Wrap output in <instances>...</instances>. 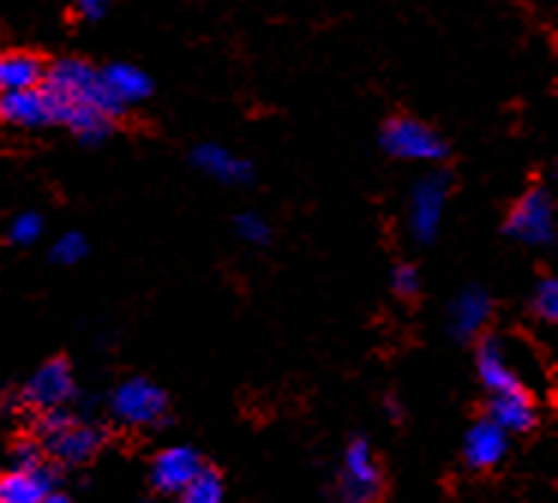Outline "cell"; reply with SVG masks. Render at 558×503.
<instances>
[{
	"instance_id": "44dd1931",
	"label": "cell",
	"mask_w": 558,
	"mask_h": 503,
	"mask_svg": "<svg viewBox=\"0 0 558 503\" xmlns=\"http://www.w3.org/2000/svg\"><path fill=\"white\" fill-rule=\"evenodd\" d=\"M534 311L544 318V321L556 323L558 321V282L556 279H544L537 291H534Z\"/></svg>"
},
{
	"instance_id": "cb8c5ba5",
	"label": "cell",
	"mask_w": 558,
	"mask_h": 503,
	"mask_svg": "<svg viewBox=\"0 0 558 503\" xmlns=\"http://www.w3.org/2000/svg\"><path fill=\"white\" fill-rule=\"evenodd\" d=\"M393 291L400 294L402 299H412L417 297V291H421V275L414 270L412 263H400L397 270H393Z\"/></svg>"
},
{
	"instance_id": "8992f818",
	"label": "cell",
	"mask_w": 558,
	"mask_h": 503,
	"mask_svg": "<svg viewBox=\"0 0 558 503\" xmlns=\"http://www.w3.org/2000/svg\"><path fill=\"white\" fill-rule=\"evenodd\" d=\"M0 120L13 123V126H25V130L49 126L54 123V106H51L49 90L37 84V87H25V90L0 94Z\"/></svg>"
},
{
	"instance_id": "e0dca14e",
	"label": "cell",
	"mask_w": 558,
	"mask_h": 503,
	"mask_svg": "<svg viewBox=\"0 0 558 503\" xmlns=\"http://www.w3.org/2000/svg\"><path fill=\"white\" fill-rule=\"evenodd\" d=\"M489 321V297L481 287H465L453 309H450V327L460 339H472L484 330V323Z\"/></svg>"
},
{
	"instance_id": "484cf974",
	"label": "cell",
	"mask_w": 558,
	"mask_h": 503,
	"mask_svg": "<svg viewBox=\"0 0 558 503\" xmlns=\"http://www.w3.org/2000/svg\"><path fill=\"white\" fill-rule=\"evenodd\" d=\"M13 462H15V467H25V470L43 465V450H39V443H34V441L15 443Z\"/></svg>"
},
{
	"instance_id": "9c48e42d",
	"label": "cell",
	"mask_w": 558,
	"mask_h": 503,
	"mask_svg": "<svg viewBox=\"0 0 558 503\" xmlns=\"http://www.w3.org/2000/svg\"><path fill=\"white\" fill-rule=\"evenodd\" d=\"M202 458L190 446H169L154 458L150 465V482L154 489L162 494H181L186 489V482L198 474Z\"/></svg>"
},
{
	"instance_id": "603a6c76",
	"label": "cell",
	"mask_w": 558,
	"mask_h": 503,
	"mask_svg": "<svg viewBox=\"0 0 558 503\" xmlns=\"http://www.w3.org/2000/svg\"><path fill=\"white\" fill-rule=\"evenodd\" d=\"M234 228H238V234H241V240H246V243H267V240H270V228H267V222L262 216L241 213L234 219Z\"/></svg>"
},
{
	"instance_id": "4316f807",
	"label": "cell",
	"mask_w": 558,
	"mask_h": 503,
	"mask_svg": "<svg viewBox=\"0 0 558 503\" xmlns=\"http://www.w3.org/2000/svg\"><path fill=\"white\" fill-rule=\"evenodd\" d=\"M106 3H109V0H78V7H82L90 19H97L99 12L106 10Z\"/></svg>"
},
{
	"instance_id": "ba28073f",
	"label": "cell",
	"mask_w": 558,
	"mask_h": 503,
	"mask_svg": "<svg viewBox=\"0 0 558 503\" xmlns=\"http://www.w3.org/2000/svg\"><path fill=\"white\" fill-rule=\"evenodd\" d=\"M381 491V470L369 443L354 438L345 450V498L349 501H373Z\"/></svg>"
},
{
	"instance_id": "30bf717a",
	"label": "cell",
	"mask_w": 558,
	"mask_h": 503,
	"mask_svg": "<svg viewBox=\"0 0 558 503\" xmlns=\"http://www.w3.org/2000/svg\"><path fill=\"white\" fill-rule=\"evenodd\" d=\"M505 453H508V431L501 429L493 417L474 422L465 434V443H462V455L474 470L496 467L505 458Z\"/></svg>"
},
{
	"instance_id": "6da1fadb",
	"label": "cell",
	"mask_w": 558,
	"mask_h": 503,
	"mask_svg": "<svg viewBox=\"0 0 558 503\" xmlns=\"http://www.w3.org/2000/svg\"><path fill=\"white\" fill-rule=\"evenodd\" d=\"M43 87L49 90L51 106H54V123H61L63 111L70 106H90L102 111L106 118H118L126 108L111 96L102 82V70L90 66L87 60L66 58L51 63L43 75Z\"/></svg>"
},
{
	"instance_id": "7402d4cb",
	"label": "cell",
	"mask_w": 558,
	"mask_h": 503,
	"mask_svg": "<svg viewBox=\"0 0 558 503\" xmlns=\"http://www.w3.org/2000/svg\"><path fill=\"white\" fill-rule=\"evenodd\" d=\"M39 234H43V219H39V213H22L15 216L13 228H10V237L19 243V246H31V243H37Z\"/></svg>"
},
{
	"instance_id": "5bb4252c",
	"label": "cell",
	"mask_w": 558,
	"mask_h": 503,
	"mask_svg": "<svg viewBox=\"0 0 558 503\" xmlns=\"http://www.w3.org/2000/svg\"><path fill=\"white\" fill-rule=\"evenodd\" d=\"M193 162L205 174L222 180V183H250L253 180V165L246 159H241V156L226 150V147H219V144H202V147H195Z\"/></svg>"
},
{
	"instance_id": "8fae6325",
	"label": "cell",
	"mask_w": 558,
	"mask_h": 503,
	"mask_svg": "<svg viewBox=\"0 0 558 503\" xmlns=\"http://www.w3.org/2000/svg\"><path fill=\"white\" fill-rule=\"evenodd\" d=\"M58 486V474L46 467H15L10 474H0V503H39L49 498Z\"/></svg>"
},
{
	"instance_id": "7c38bea8",
	"label": "cell",
	"mask_w": 558,
	"mask_h": 503,
	"mask_svg": "<svg viewBox=\"0 0 558 503\" xmlns=\"http://www.w3.org/2000/svg\"><path fill=\"white\" fill-rule=\"evenodd\" d=\"M99 446H102V431L82 422H70L66 429L49 438L51 455L63 465H85L99 453Z\"/></svg>"
},
{
	"instance_id": "2e32d148",
	"label": "cell",
	"mask_w": 558,
	"mask_h": 503,
	"mask_svg": "<svg viewBox=\"0 0 558 503\" xmlns=\"http://www.w3.org/2000/svg\"><path fill=\"white\" fill-rule=\"evenodd\" d=\"M46 75V63L34 51H0V94L37 87Z\"/></svg>"
},
{
	"instance_id": "4fadbf2b",
	"label": "cell",
	"mask_w": 558,
	"mask_h": 503,
	"mask_svg": "<svg viewBox=\"0 0 558 503\" xmlns=\"http://www.w3.org/2000/svg\"><path fill=\"white\" fill-rule=\"evenodd\" d=\"M489 417L496 419L501 429L508 431H522L534 429L537 422V410H534L532 395L525 393L522 387L505 390V393H493V405H489Z\"/></svg>"
},
{
	"instance_id": "ffe728a7",
	"label": "cell",
	"mask_w": 558,
	"mask_h": 503,
	"mask_svg": "<svg viewBox=\"0 0 558 503\" xmlns=\"http://www.w3.org/2000/svg\"><path fill=\"white\" fill-rule=\"evenodd\" d=\"M87 255V240L85 234H78V231H66L58 237V243L51 246V258L58 263H66V267H73Z\"/></svg>"
},
{
	"instance_id": "9a60e30c",
	"label": "cell",
	"mask_w": 558,
	"mask_h": 503,
	"mask_svg": "<svg viewBox=\"0 0 558 503\" xmlns=\"http://www.w3.org/2000/svg\"><path fill=\"white\" fill-rule=\"evenodd\" d=\"M477 375L489 393H505V390L522 387L498 339H484L477 347Z\"/></svg>"
},
{
	"instance_id": "d6986e66",
	"label": "cell",
	"mask_w": 558,
	"mask_h": 503,
	"mask_svg": "<svg viewBox=\"0 0 558 503\" xmlns=\"http://www.w3.org/2000/svg\"><path fill=\"white\" fill-rule=\"evenodd\" d=\"M222 479L214 467H198V474H195L190 482H186V489L181 491V498L186 503H219L222 501Z\"/></svg>"
},
{
	"instance_id": "d4e9b609",
	"label": "cell",
	"mask_w": 558,
	"mask_h": 503,
	"mask_svg": "<svg viewBox=\"0 0 558 503\" xmlns=\"http://www.w3.org/2000/svg\"><path fill=\"white\" fill-rule=\"evenodd\" d=\"M70 422H75V417L70 414V410H63V405L46 407V417H43V422H39V429H43L46 438H51V434H58L61 429H66Z\"/></svg>"
},
{
	"instance_id": "3957f363",
	"label": "cell",
	"mask_w": 558,
	"mask_h": 503,
	"mask_svg": "<svg viewBox=\"0 0 558 503\" xmlns=\"http://www.w3.org/2000/svg\"><path fill=\"white\" fill-rule=\"evenodd\" d=\"M505 231L510 237L529 243V246H546L556 240V204L544 189H529L520 201L513 204Z\"/></svg>"
},
{
	"instance_id": "ac0fdd59",
	"label": "cell",
	"mask_w": 558,
	"mask_h": 503,
	"mask_svg": "<svg viewBox=\"0 0 558 503\" xmlns=\"http://www.w3.org/2000/svg\"><path fill=\"white\" fill-rule=\"evenodd\" d=\"M102 82H106L111 96H114L123 108L133 106V102H142V99H147L150 90H154L150 78H147L138 66H133V63H111V66H106V70H102Z\"/></svg>"
},
{
	"instance_id": "277c9868",
	"label": "cell",
	"mask_w": 558,
	"mask_h": 503,
	"mask_svg": "<svg viewBox=\"0 0 558 503\" xmlns=\"http://www.w3.org/2000/svg\"><path fill=\"white\" fill-rule=\"evenodd\" d=\"M166 407H169L166 393L145 378L123 381L111 395V410L126 426H157L166 417Z\"/></svg>"
},
{
	"instance_id": "7a4b0ae2",
	"label": "cell",
	"mask_w": 558,
	"mask_h": 503,
	"mask_svg": "<svg viewBox=\"0 0 558 503\" xmlns=\"http://www.w3.org/2000/svg\"><path fill=\"white\" fill-rule=\"evenodd\" d=\"M381 144L397 159L412 162H438L448 156V144L433 126H426L414 118H393L381 130Z\"/></svg>"
},
{
	"instance_id": "52a82bcc",
	"label": "cell",
	"mask_w": 558,
	"mask_h": 503,
	"mask_svg": "<svg viewBox=\"0 0 558 503\" xmlns=\"http://www.w3.org/2000/svg\"><path fill=\"white\" fill-rule=\"evenodd\" d=\"M73 395L75 381L73 369H70L66 359H49V363H43L25 387V402L37 407L66 405Z\"/></svg>"
},
{
	"instance_id": "5b68a950",
	"label": "cell",
	"mask_w": 558,
	"mask_h": 503,
	"mask_svg": "<svg viewBox=\"0 0 558 503\" xmlns=\"http://www.w3.org/2000/svg\"><path fill=\"white\" fill-rule=\"evenodd\" d=\"M450 177L448 174H429L424 177L412 192V204H409V228L412 237L421 243H433L445 216V204H448Z\"/></svg>"
}]
</instances>
